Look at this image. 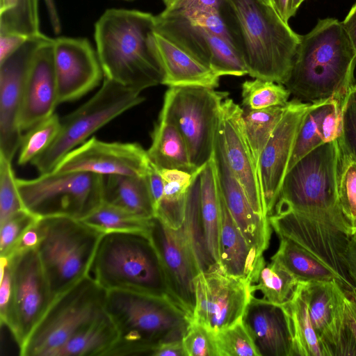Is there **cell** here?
Here are the masks:
<instances>
[{
  "label": "cell",
  "instance_id": "obj_1",
  "mask_svg": "<svg viewBox=\"0 0 356 356\" xmlns=\"http://www.w3.org/2000/svg\"><path fill=\"white\" fill-rule=\"evenodd\" d=\"M155 28L152 13L107 9L95 25L97 54L105 78L140 92L162 84Z\"/></svg>",
  "mask_w": 356,
  "mask_h": 356
},
{
  "label": "cell",
  "instance_id": "obj_2",
  "mask_svg": "<svg viewBox=\"0 0 356 356\" xmlns=\"http://www.w3.org/2000/svg\"><path fill=\"white\" fill-rule=\"evenodd\" d=\"M356 52L342 25L334 18L318 19L300 35L284 86L294 99L314 104L335 99L342 104L355 83Z\"/></svg>",
  "mask_w": 356,
  "mask_h": 356
},
{
  "label": "cell",
  "instance_id": "obj_3",
  "mask_svg": "<svg viewBox=\"0 0 356 356\" xmlns=\"http://www.w3.org/2000/svg\"><path fill=\"white\" fill-rule=\"evenodd\" d=\"M106 291L105 311L118 332L108 356L150 355L163 343L182 340L191 318L169 298Z\"/></svg>",
  "mask_w": 356,
  "mask_h": 356
},
{
  "label": "cell",
  "instance_id": "obj_4",
  "mask_svg": "<svg viewBox=\"0 0 356 356\" xmlns=\"http://www.w3.org/2000/svg\"><path fill=\"white\" fill-rule=\"evenodd\" d=\"M234 19L238 47L252 78L284 85L300 41L273 6L260 0H224Z\"/></svg>",
  "mask_w": 356,
  "mask_h": 356
},
{
  "label": "cell",
  "instance_id": "obj_5",
  "mask_svg": "<svg viewBox=\"0 0 356 356\" xmlns=\"http://www.w3.org/2000/svg\"><path fill=\"white\" fill-rule=\"evenodd\" d=\"M88 276L106 291H127L171 299L161 260L149 230L104 233Z\"/></svg>",
  "mask_w": 356,
  "mask_h": 356
},
{
  "label": "cell",
  "instance_id": "obj_6",
  "mask_svg": "<svg viewBox=\"0 0 356 356\" xmlns=\"http://www.w3.org/2000/svg\"><path fill=\"white\" fill-rule=\"evenodd\" d=\"M339 158L337 139L302 157L287 171L272 214L298 212L350 235L338 204Z\"/></svg>",
  "mask_w": 356,
  "mask_h": 356
},
{
  "label": "cell",
  "instance_id": "obj_7",
  "mask_svg": "<svg viewBox=\"0 0 356 356\" xmlns=\"http://www.w3.org/2000/svg\"><path fill=\"white\" fill-rule=\"evenodd\" d=\"M39 225L36 251L55 299L88 275L104 233L67 217L40 218Z\"/></svg>",
  "mask_w": 356,
  "mask_h": 356
},
{
  "label": "cell",
  "instance_id": "obj_8",
  "mask_svg": "<svg viewBox=\"0 0 356 356\" xmlns=\"http://www.w3.org/2000/svg\"><path fill=\"white\" fill-rule=\"evenodd\" d=\"M149 233L161 258L171 299L192 318L194 280L200 273L218 264L208 253L200 232L188 219H184L179 229H172L154 217Z\"/></svg>",
  "mask_w": 356,
  "mask_h": 356
},
{
  "label": "cell",
  "instance_id": "obj_9",
  "mask_svg": "<svg viewBox=\"0 0 356 356\" xmlns=\"http://www.w3.org/2000/svg\"><path fill=\"white\" fill-rule=\"evenodd\" d=\"M144 100L140 92L104 78L95 95L60 119L55 140L31 163L40 175L52 172L67 154L94 132Z\"/></svg>",
  "mask_w": 356,
  "mask_h": 356
},
{
  "label": "cell",
  "instance_id": "obj_10",
  "mask_svg": "<svg viewBox=\"0 0 356 356\" xmlns=\"http://www.w3.org/2000/svg\"><path fill=\"white\" fill-rule=\"evenodd\" d=\"M104 177L86 172L41 174L17 179L24 208L38 218L83 220L103 202Z\"/></svg>",
  "mask_w": 356,
  "mask_h": 356
},
{
  "label": "cell",
  "instance_id": "obj_11",
  "mask_svg": "<svg viewBox=\"0 0 356 356\" xmlns=\"http://www.w3.org/2000/svg\"><path fill=\"white\" fill-rule=\"evenodd\" d=\"M106 292L87 275L57 296L24 343L20 355L52 356L105 313Z\"/></svg>",
  "mask_w": 356,
  "mask_h": 356
},
{
  "label": "cell",
  "instance_id": "obj_12",
  "mask_svg": "<svg viewBox=\"0 0 356 356\" xmlns=\"http://www.w3.org/2000/svg\"><path fill=\"white\" fill-rule=\"evenodd\" d=\"M228 96L227 92L201 86L169 87L165 94L159 116L177 127L197 169L212 157L220 108Z\"/></svg>",
  "mask_w": 356,
  "mask_h": 356
},
{
  "label": "cell",
  "instance_id": "obj_13",
  "mask_svg": "<svg viewBox=\"0 0 356 356\" xmlns=\"http://www.w3.org/2000/svg\"><path fill=\"white\" fill-rule=\"evenodd\" d=\"M271 227L279 238H286L327 267L348 297L356 296V285L346 262L350 235L339 228L289 211L268 216Z\"/></svg>",
  "mask_w": 356,
  "mask_h": 356
},
{
  "label": "cell",
  "instance_id": "obj_14",
  "mask_svg": "<svg viewBox=\"0 0 356 356\" xmlns=\"http://www.w3.org/2000/svg\"><path fill=\"white\" fill-rule=\"evenodd\" d=\"M194 289L191 321L215 334L243 320L252 297L248 280L229 275L218 266L200 273Z\"/></svg>",
  "mask_w": 356,
  "mask_h": 356
},
{
  "label": "cell",
  "instance_id": "obj_15",
  "mask_svg": "<svg viewBox=\"0 0 356 356\" xmlns=\"http://www.w3.org/2000/svg\"><path fill=\"white\" fill-rule=\"evenodd\" d=\"M8 258L13 271V303L12 321L8 327L13 334L21 351L29 336L54 299L36 249Z\"/></svg>",
  "mask_w": 356,
  "mask_h": 356
},
{
  "label": "cell",
  "instance_id": "obj_16",
  "mask_svg": "<svg viewBox=\"0 0 356 356\" xmlns=\"http://www.w3.org/2000/svg\"><path fill=\"white\" fill-rule=\"evenodd\" d=\"M49 38L44 34L29 38L0 62V155L10 161L23 136L19 116L26 74L38 48Z\"/></svg>",
  "mask_w": 356,
  "mask_h": 356
},
{
  "label": "cell",
  "instance_id": "obj_17",
  "mask_svg": "<svg viewBox=\"0 0 356 356\" xmlns=\"http://www.w3.org/2000/svg\"><path fill=\"white\" fill-rule=\"evenodd\" d=\"M150 162L147 150L138 143H108L92 137L67 154L52 172L145 175Z\"/></svg>",
  "mask_w": 356,
  "mask_h": 356
},
{
  "label": "cell",
  "instance_id": "obj_18",
  "mask_svg": "<svg viewBox=\"0 0 356 356\" xmlns=\"http://www.w3.org/2000/svg\"><path fill=\"white\" fill-rule=\"evenodd\" d=\"M243 111L232 99L226 98L220 108L218 131L227 163L254 211L268 220L257 164L245 131Z\"/></svg>",
  "mask_w": 356,
  "mask_h": 356
},
{
  "label": "cell",
  "instance_id": "obj_19",
  "mask_svg": "<svg viewBox=\"0 0 356 356\" xmlns=\"http://www.w3.org/2000/svg\"><path fill=\"white\" fill-rule=\"evenodd\" d=\"M302 282L323 356L350 355L353 344L345 321L344 291L337 280Z\"/></svg>",
  "mask_w": 356,
  "mask_h": 356
},
{
  "label": "cell",
  "instance_id": "obj_20",
  "mask_svg": "<svg viewBox=\"0 0 356 356\" xmlns=\"http://www.w3.org/2000/svg\"><path fill=\"white\" fill-rule=\"evenodd\" d=\"M310 106L294 98L290 100L259 156L258 171L268 216L273 212L296 136Z\"/></svg>",
  "mask_w": 356,
  "mask_h": 356
},
{
  "label": "cell",
  "instance_id": "obj_21",
  "mask_svg": "<svg viewBox=\"0 0 356 356\" xmlns=\"http://www.w3.org/2000/svg\"><path fill=\"white\" fill-rule=\"evenodd\" d=\"M58 104L79 99L99 85L103 70L86 38L58 37L53 42Z\"/></svg>",
  "mask_w": 356,
  "mask_h": 356
},
{
  "label": "cell",
  "instance_id": "obj_22",
  "mask_svg": "<svg viewBox=\"0 0 356 356\" xmlns=\"http://www.w3.org/2000/svg\"><path fill=\"white\" fill-rule=\"evenodd\" d=\"M212 158L220 193L236 224L248 243L260 254L269 246L271 226L250 204L241 183L231 170L217 129Z\"/></svg>",
  "mask_w": 356,
  "mask_h": 356
},
{
  "label": "cell",
  "instance_id": "obj_23",
  "mask_svg": "<svg viewBox=\"0 0 356 356\" xmlns=\"http://www.w3.org/2000/svg\"><path fill=\"white\" fill-rule=\"evenodd\" d=\"M53 42L50 38L38 48L28 68L19 116L22 131H27L54 114L58 104Z\"/></svg>",
  "mask_w": 356,
  "mask_h": 356
},
{
  "label": "cell",
  "instance_id": "obj_24",
  "mask_svg": "<svg viewBox=\"0 0 356 356\" xmlns=\"http://www.w3.org/2000/svg\"><path fill=\"white\" fill-rule=\"evenodd\" d=\"M243 322L260 356H292L286 316L280 305L252 296Z\"/></svg>",
  "mask_w": 356,
  "mask_h": 356
},
{
  "label": "cell",
  "instance_id": "obj_25",
  "mask_svg": "<svg viewBox=\"0 0 356 356\" xmlns=\"http://www.w3.org/2000/svg\"><path fill=\"white\" fill-rule=\"evenodd\" d=\"M220 230L218 265L224 273L250 282L264 260L247 241L220 193Z\"/></svg>",
  "mask_w": 356,
  "mask_h": 356
},
{
  "label": "cell",
  "instance_id": "obj_26",
  "mask_svg": "<svg viewBox=\"0 0 356 356\" xmlns=\"http://www.w3.org/2000/svg\"><path fill=\"white\" fill-rule=\"evenodd\" d=\"M154 41L164 74L162 85L218 87L220 75L156 30Z\"/></svg>",
  "mask_w": 356,
  "mask_h": 356
},
{
  "label": "cell",
  "instance_id": "obj_27",
  "mask_svg": "<svg viewBox=\"0 0 356 356\" xmlns=\"http://www.w3.org/2000/svg\"><path fill=\"white\" fill-rule=\"evenodd\" d=\"M103 202L145 219L155 216L147 175L106 176L104 183Z\"/></svg>",
  "mask_w": 356,
  "mask_h": 356
},
{
  "label": "cell",
  "instance_id": "obj_28",
  "mask_svg": "<svg viewBox=\"0 0 356 356\" xmlns=\"http://www.w3.org/2000/svg\"><path fill=\"white\" fill-rule=\"evenodd\" d=\"M147 150L150 161L159 168L179 170L194 173L200 169L191 163L185 140L177 127L159 116Z\"/></svg>",
  "mask_w": 356,
  "mask_h": 356
},
{
  "label": "cell",
  "instance_id": "obj_29",
  "mask_svg": "<svg viewBox=\"0 0 356 356\" xmlns=\"http://www.w3.org/2000/svg\"><path fill=\"white\" fill-rule=\"evenodd\" d=\"M286 316L291 339L292 356H323L313 327L302 282H299L288 301L280 305Z\"/></svg>",
  "mask_w": 356,
  "mask_h": 356
},
{
  "label": "cell",
  "instance_id": "obj_30",
  "mask_svg": "<svg viewBox=\"0 0 356 356\" xmlns=\"http://www.w3.org/2000/svg\"><path fill=\"white\" fill-rule=\"evenodd\" d=\"M200 219L208 253L218 264L220 230L219 186L213 158L200 172Z\"/></svg>",
  "mask_w": 356,
  "mask_h": 356
},
{
  "label": "cell",
  "instance_id": "obj_31",
  "mask_svg": "<svg viewBox=\"0 0 356 356\" xmlns=\"http://www.w3.org/2000/svg\"><path fill=\"white\" fill-rule=\"evenodd\" d=\"M117 340V330L105 312L72 337L52 356H108Z\"/></svg>",
  "mask_w": 356,
  "mask_h": 356
},
{
  "label": "cell",
  "instance_id": "obj_32",
  "mask_svg": "<svg viewBox=\"0 0 356 356\" xmlns=\"http://www.w3.org/2000/svg\"><path fill=\"white\" fill-rule=\"evenodd\" d=\"M202 168L194 173L159 168L164 181V190L154 217L172 229H179L182 225L189 188Z\"/></svg>",
  "mask_w": 356,
  "mask_h": 356
},
{
  "label": "cell",
  "instance_id": "obj_33",
  "mask_svg": "<svg viewBox=\"0 0 356 356\" xmlns=\"http://www.w3.org/2000/svg\"><path fill=\"white\" fill-rule=\"evenodd\" d=\"M298 282L276 258L272 257L268 263L264 259L250 280L251 295L259 293L256 298L282 305L289 300Z\"/></svg>",
  "mask_w": 356,
  "mask_h": 356
},
{
  "label": "cell",
  "instance_id": "obj_34",
  "mask_svg": "<svg viewBox=\"0 0 356 356\" xmlns=\"http://www.w3.org/2000/svg\"><path fill=\"white\" fill-rule=\"evenodd\" d=\"M0 34L27 38L43 35L40 30L38 0H0Z\"/></svg>",
  "mask_w": 356,
  "mask_h": 356
},
{
  "label": "cell",
  "instance_id": "obj_35",
  "mask_svg": "<svg viewBox=\"0 0 356 356\" xmlns=\"http://www.w3.org/2000/svg\"><path fill=\"white\" fill-rule=\"evenodd\" d=\"M276 258L298 282L337 280L335 275L292 241L280 238ZM338 282V281H337ZM339 283V282H338Z\"/></svg>",
  "mask_w": 356,
  "mask_h": 356
},
{
  "label": "cell",
  "instance_id": "obj_36",
  "mask_svg": "<svg viewBox=\"0 0 356 356\" xmlns=\"http://www.w3.org/2000/svg\"><path fill=\"white\" fill-rule=\"evenodd\" d=\"M337 102H340L330 99L311 104L296 136L287 171L310 151L325 143L323 129V119Z\"/></svg>",
  "mask_w": 356,
  "mask_h": 356
},
{
  "label": "cell",
  "instance_id": "obj_37",
  "mask_svg": "<svg viewBox=\"0 0 356 356\" xmlns=\"http://www.w3.org/2000/svg\"><path fill=\"white\" fill-rule=\"evenodd\" d=\"M289 102L284 106L243 111V122L247 138L257 164L259 156L282 119Z\"/></svg>",
  "mask_w": 356,
  "mask_h": 356
},
{
  "label": "cell",
  "instance_id": "obj_38",
  "mask_svg": "<svg viewBox=\"0 0 356 356\" xmlns=\"http://www.w3.org/2000/svg\"><path fill=\"white\" fill-rule=\"evenodd\" d=\"M151 219L138 217L103 202L94 211L81 220L91 227L106 233L148 231Z\"/></svg>",
  "mask_w": 356,
  "mask_h": 356
},
{
  "label": "cell",
  "instance_id": "obj_39",
  "mask_svg": "<svg viewBox=\"0 0 356 356\" xmlns=\"http://www.w3.org/2000/svg\"><path fill=\"white\" fill-rule=\"evenodd\" d=\"M291 95L282 83L254 78L242 84V104L246 109L257 110L288 104Z\"/></svg>",
  "mask_w": 356,
  "mask_h": 356
},
{
  "label": "cell",
  "instance_id": "obj_40",
  "mask_svg": "<svg viewBox=\"0 0 356 356\" xmlns=\"http://www.w3.org/2000/svg\"><path fill=\"white\" fill-rule=\"evenodd\" d=\"M338 204L350 235L356 232V161L340 149Z\"/></svg>",
  "mask_w": 356,
  "mask_h": 356
},
{
  "label": "cell",
  "instance_id": "obj_41",
  "mask_svg": "<svg viewBox=\"0 0 356 356\" xmlns=\"http://www.w3.org/2000/svg\"><path fill=\"white\" fill-rule=\"evenodd\" d=\"M60 129V119L54 113L26 131L21 140L18 164L31 163L52 143Z\"/></svg>",
  "mask_w": 356,
  "mask_h": 356
},
{
  "label": "cell",
  "instance_id": "obj_42",
  "mask_svg": "<svg viewBox=\"0 0 356 356\" xmlns=\"http://www.w3.org/2000/svg\"><path fill=\"white\" fill-rule=\"evenodd\" d=\"M220 356H260L243 320L216 334Z\"/></svg>",
  "mask_w": 356,
  "mask_h": 356
},
{
  "label": "cell",
  "instance_id": "obj_43",
  "mask_svg": "<svg viewBox=\"0 0 356 356\" xmlns=\"http://www.w3.org/2000/svg\"><path fill=\"white\" fill-rule=\"evenodd\" d=\"M24 209L11 161L0 155V223Z\"/></svg>",
  "mask_w": 356,
  "mask_h": 356
},
{
  "label": "cell",
  "instance_id": "obj_44",
  "mask_svg": "<svg viewBox=\"0 0 356 356\" xmlns=\"http://www.w3.org/2000/svg\"><path fill=\"white\" fill-rule=\"evenodd\" d=\"M341 150L356 161V83L350 88L341 105V123L337 138Z\"/></svg>",
  "mask_w": 356,
  "mask_h": 356
},
{
  "label": "cell",
  "instance_id": "obj_45",
  "mask_svg": "<svg viewBox=\"0 0 356 356\" xmlns=\"http://www.w3.org/2000/svg\"><path fill=\"white\" fill-rule=\"evenodd\" d=\"M182 342L186 356H220L216 334L192 321Z\"/></svg>",
  "mask_w": 356,
  "mask_h": 356
},
{
  "label": "cell",
  "instance_id": "obj_46",
  "mask_svg": "<svg viewBox=\"0 0 356 356\" xmlns=\"http://www.w3.org/2000/svg\"><path fill=\"white\" fill-rule=\"evenodd\" d=\"M39 218L25 209L0 223V255L8 254L23 233Z\"/></svg>",
  "mask_w": 356,
  "mask_h": 356
},
{
  "label": "cell",
  "instance_id": "obj_47",
  "mask_svg": "<svg viewBox=\"0 0 356 356\" xmlns=\"http://www.w3.org/2000/svg\"><path fill=\"white\" fill-rule=\"evenodd\" d=\"M178 15L185 17L191 24L201 27L208 32L220 36L238 47V42L223 19L220 10L202 9L186 14Z\"/></svg>",
  "mask_w": 356,
  "mask_h": 356
},
{
  "label": "cell",
  "instance_id": "obj_48",
  "mask_svg": "<svg viewBox=\"0 0 356 356\" xmlns=\"http://www.w3.org/2000/svg\"><path fill=\"white\" fill-rule=\"evenodd\" d=\"M13 280L10 259L1 257L0 317L1 323L9 327L13 316Z\"/></svg>",
  "mask_w": 356,
  "mask_h": 356
},
{
  "label": "cell",
  "instance_id": "obj_49",
  "mask_svg": "<svg viewBox=\"0 0 356 356\" xmlns=\"http://www.w3.org/2000/svg\"><path fill=\"white\" fill-rule=\"evenodd\" d=\"M225 3L224 0H178L176 3L165 10L177 14H186L202 9L220 10Z\"/></svg>",
  "mask_w": 356,
  "mask_h": 356
},
{
  "label": "cell",
  "instance_id": "obj_50",
  "mask_svg": "<svg viewBox=\"0 0 356 356\" xmlns=\"http://www.w3.org/2000/svg\"><path fill=\"white\" fill-rule=\"evenodd\" d=\"M39 219L23 233L8 254L5 256L6 257L37 248L41 239Z\"/></svg>",
  "mask_w": 356,
  "mask_h": 356
},
{
  "label": "cell",
  "instance_id": "obj_51",
  "mask_svg": "<svg viewBox=\"0 0 356 356\" xmlns=\"http://www.w3.org/2000/svg\"><path fill=\"white\" fill-rule=\"evenodd\" d=\"M147 179L155 211L163 194L164 181L159 168L152 161L147 172Z\"/></svg>",
  "mask_w": 356,
  "mask_h": 356
},
{
  "label": "cell",
  "instance_id": "obj_52",
  "mask_svg": "<svg viewBox=\"0 0 356 356\" xmlns=\"http://www.w3.org/2000/svg\"><path fill=\"white\" fill-rule=\"evenodd\" d=\"M29 38L17 34H0V62L13 54Z\"/></svg>",
  "mask_w": 356,
  "mask_h": 356
},
{
  "label": "cell",
  "instance_id": "obj_53",
  "mask_svg": "<svg viewBox=\"0 0 356 356\" xmlns=\"http://www.w3.org/2000/svg\"><path fill=\"white\" fill-rule=\"evenodd\" d=\"M151 356H186L182 340L163 343L150 353Z\"/></svg>",
  "mask_w": 356,
  "mask_h": 356
},
{
  "label": "cell",
  "instance_id": "obj_54",
  "mask_svg": "<svg viewBox=\"0 0 356 356\" xmlns=\"http://www.w3.org/2000/svg\"><path fill=\"white\" fill-rule=\"evenodd\" d=\"M345 321L350 334L356 344V296L346 298Z\"/></svg>",
  "mask_w": 356,
  "mask_h": 356
},
{
  "label": "cell",
  "instance_id": "obj_55",
  "mask_svg": "<svg viewBox=\"0 0 356 356\" xmlns=\"http://www.w3.org/2000/svg\"><path fill=\"white\" fill-rule=\"evenodd\" d=\"M345 257L349 275L356 285V232L350 236Z\"/></svg>",
  "mask_w": 356,
  "mask_h": 356
},
{
  "label": "cell",
  "instance_id": "obj_56",
  "mask_svg": "<svg viewBox=\"0 0 356 356\" xmlns=\"http://www.w3.org/2000/svg\"><path fill=\"white\" fill-rule=\"evenodd\" d=\"M341 23L356 52V3Z\"/></svg>",
  "mask_w": 356,
  "mask_h": 356
},
{
  "label": "cell",
  "instance_id": "obj_57",
  "mask_svg": "<svg viewBox=\"0 0 356 356\" xmlns=\"http://www.w3.org/2000/svg\"><path fill=\"white\" fill-rule=\"evenodd\" d=\"M44 1L47 6L52 29L56 34H58L60 32L61 26L54 0Z\"/></svg>",
  "mask_w": 356,
  "mask_h": 356
},
{
  "label": "cell",
  "instance_id": "obj_58",
  "mask_svg": "<svg viewBox=\"0 0 356 356\" xmlns=\"http://www.w3.org/2000/svg\"><path fill=\"white\" fill-rule=\"evenodd\" d=\"M272 5L281 17L286 23L291 17L290 13L291 0H271Z\"/></svg>",
  "mask_w": 356,
  "mask_h": 356
},
{
  "label": "cell",
  "instance_id": "obj_59",
  "mask_svg": "<svg viewBox=\"0 0 356 356\" xmlns=\"http://www.w3.org/2000/svg\"><path fill=\"white\" fill-rule=\"evenodd\" d=\"M304 1L305 0H291L290 13L291 17L296 15L298 8Z\"/></svg>",
  "mask_w": 356,
  "mask_h": 356
},
{
  "label": "cell",
  "instance_id": "obj_60",
  "mask_svg": "<svg viewBox=\"0 0 356 356\" xmlns=\"http://www.w3.org/2000/svg\"><path fill=\"white\" fill-rule=\"evenodd\" d=\"M178 0H162L163 3L165 6V8H169L175 3H176Z\"/></svg>",
  "mask_w": 356,
  "mask_h": 356
},
{
  "label": "cell",
  "instance_id": "obj_61",
  "mask_svg": "<svg viewBox=\"0 0 356 356\" xmlns=\"http://www.w3.org/2000/svg\"><path fill=\"white\" fill-rule=\"evenodd\" d=\"M260 1H261L262 2H264V3H266L267 5L273 6L271 0H260Z\"/></svg>",
  "mask_w": 356,
  "mask_h": 356
},
{
  "label": "cell",
  "instance_id": "obj_62",
  "mask_svg": "<svg viewBox=\"0 0 356 356\" xmlns=\"http://www.w3.org/2000/svg\"><path fill=\"white\" fill-rule=\"evenodd\" d=\"M119 1H133L134 0H119Z\"/></svg>",
  "mask_w": 356,
  "mask_h": 356
}]
</instances>
